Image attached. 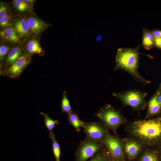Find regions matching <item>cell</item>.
<instances>
[{"label":"cell","mask_w":161,"mask_h":161,"mask_svg":"<svg viewBox=\"0 0 161 161\" xmlns=\"http://www.w3.org/2000/svg\"><path fill=\"white\" fill-rule=\"evenodd\" d=\"M154 46L161 49V38H154Z\"/></svg>","instance_id":"cell-28"},{"label":"cell","mask_w":161,"mask_h":161,"mask_svg":"<svg viewBox=\"0 0 161 161\" xmlns=\"http://www.w3.org/2000/svg\"><path fill=\"white\" fill-rule=\"evenodd\" d=\"M156 94L158 102L161 107V91H158Z\"/></svg>","instance_id":"cell-30"},{"label":"cell","mask_w":161,"mask_h":161,"mask_svg":"<svg viewBox=\"0 0 161 161\" xmlns=\"http://www.w3.org/2000/svg\"><path fill=\"white\" fill-rule=\"evenodd\" d=\"M143 31L142 45L145 49L150 50L154 47V38L151 31L145 28Z\"/></svg>","instance_id":"cell-15"},{"label":"cell","mask_w":161,"mask_h":161,"mask_svg":"<svg viewBox=\"0 0 161 161\" xmlns=\"http://www.w3.org/2000/svg\"><path fill=\"white\" fill-rule=\"evenodd\" d=\"M136 161H160L158 149L145 147Z\"/></svg>","instance_id":"cell-11"},{"label":"cell","mask_w":161,"mask_h":161,"mask_svg":"<svg viewBox=\"0 0 161 161\" xmlns=\"http://www.w3.org/2000/svg\"><path fill=\"white\" fill-rule=\"evenodd\" d=\"M89 161H109L105 148L95 154Z\"/></svg>","instance_id":"cell-23"},{"label":"cell","mask_w":161,"mask_h":161,"mask_svg":"<svg viewBox=\"0 0 161 161\" xmlns=\"http://www.w3.org/2000/svg\"><path fill=\"white\" fill-rule=\"evenodd\" d=\"M125 131L145 147L158 149L161 145V116L129 122Z\"/></svg>","instance_id":"cell-1"},{"label":"cell","mask_w":161,"mask_h":161,"mask_svg":"<svg viewBox=\"0 0 161 161\" xmlns=\"http://www.w3.org/2000/svg\"><path fill=\"white\" fill-rule=\"evenodd\" d=\"M0 35L2 38L11 43H16L19 41V37L12 27H7L1 30Z\"/></svg>","instance_id":"cell-14"},{"label":"cell","mask_w":161,"mask_h":161,"mask_svg":"<svg viewBox=\"0 0 161 161\" xmlns=\"http://www.w3.org/2000/svg\"><path fill=\"white\" fill-rule=\"evenodd\" d=\"M22 50L19 47L12 48L8 52L6 60V64L8 66L13 64L21 55Z\"/></svg>","instance_id":"cell-16"},{"label":"cell","mask_w":161,"mask_h":161,"mask_svg":"<svg viewBox=\"0 0 161 161\" xmlns=\"http://www.w3.org/2000/svg\"><path fill=\"white\" fill-rule=\"evenodd\" d=\"M160 88L161 89V84L160 85Z\"/></svg>","instance_id":"cell-33"},{"label":"cell","mask_w":161,"mask_h":161,"mask_svg":"<svg viewBox=\"0 0 161 161\" xmlns=\"http://www.w3.org/2000/svg\"><path fill=\"white\" fill-rule=\"evenodd\" d=\"M151 31L154 38H161V30H154Z\"/></svg>","instance_id":"cell-27"},{"label":"cell","mask_w":161,"mask_h":161,"mask_svg":"<svg viewBox=\"0 0 161 161\" xmlns=\"http://www.w3.org/2000/svg\"><path fill=\"white\" fill-rule=\"evenodd\" d=\"M8 7L4 4L1 3L0 6V19L7 16V13Z\"/></svg>","instance_id":"cell-26"},{"label":"cell","mask_w":161,"mask_h":161,"mask_svg":"<svg viewBox=\"0 0 161 161\" xmlns=\"http://www.w3.org/2000/svg\"><path fill=\"white\" fill-rule=\"evenodd\" d=\"M147 94L140 90L133 89L114 92L112 95L121 101L123 106H130L140 114L147 106L146 100Z\"/></svg>","instance_id":"cell-4"},{"label":"cell","mask_w":161,"mask_h":161,"mask_svg":"<svg viewBox=\"0 0 161 161\" xmlns=\"http://www.w3.org/2000/svg\"><path fill=\"white\" fill-rule=\"evenodd\" d=\"M106 152L107 154V155L108 159L109 161H123L119 160L118 159H116L111 156L106 151Z\"/></svg>","instance_id":"cell-29"},{"label":"cell","mask_w":161,"mask_h":161,"mask_svg":"<svg viewBox=\"0 0 161 161\" xmlns=\"http://www.w3.org/2000/svg\"><path fill=\"white\" fill-rule=\"evenodd\" d=\"M95 116L115 135H118L117 132L118 128L122 125H126L129 122L120 109H116L108 103L101 107L95 113Z\"/></svg>","instance_id":"cell-3"},{"label":"cell","mask_w":161,"mask_h":161,"mask_svg":"<svg viewBox=\"0 0 161 161\" xmlns=\"http://www.w3.org/2000/svg\"><path fill=\"white\" fill-rule=\"evenodd\" d=\"M49 137L52 140V151L55 161H61L60 160L61 148L59 144L55 139V135L53 133L49 134Z\"/></svg>","instance_id":"cell-18"},{"label":"cell","mask_w":161,"mask_h":161,"mask_svg":"<svg viewBox=\"0 0 161 161\" xmlns=\"http://www.w3.org/2000/svg\"><path fill=\"white\" fill-rule=\"evenodd\" d=\"M27 49L30 54H40L42 49L38 41L35 39L30 40L27 43Z\"/></svg>","instance_id":"cell-19"},{"label":"cell","mask_w":161,"mask_h":161,"mask_svg":"<svg viewBox=\"0 0 161 161\" xmlns=\"http://www.w3.org/2000/svg\"><path fill=\"white\" fill-rule=\"evenodd\" d=\"M10 17L8 14L6 16L0 19V25L1 27H6L10 24Z\"/></svg>","instance_id":"cell-25"},{"label":"cell","mask_w":161,"mask_h":161,"mask_svg":"<svg viewBox=\"0 0 161 161\" xmlns=\"http://www.w3.org/2000/svg\"><path fill=\"white\" fill-rule=\"evenodd\" d=\"M27 20L30 31L33 33L36 34H39L47 27V24L45 23L36 17L30 16Z\"/></svg>","instance_id":"cell-13"},{"label":"cell","mask_w":161,"mask_h":161,"mask_svg":"<svg viewBox=\"0 0 161 161\" xmlns=\"http://www.w3.org/2000/svg\"><path fill=\"white\" fill-rule=\"evenodd\" d=\"M103 143L108 153L116 159L127 161L123 149V138L118 135L109 134L104 140Z\"/></svg>","instance_id":"cell-7"},{"label":"cell","mask_w":161,"mask_h":161,"mask_svg":"<svg viewBox=\"0 0 161 161\" xmlns=\"http://www.w3.org/2000/svg\"><path fill=\"white\" fill-rule=\"evenodd\" d=\"M105 149L103 143L85 138L80 141L75 152L76 161H86Z\"/></svg>","instance_id":"cell-5"},{"label":"cell","mask_w":161,"mask_h":161,"mask_svg":"<svg viewBox=\"0 0 161 161\" xmlns=\"http://www.w3.org/2000/svg\"><path fill=\"white\" fill-rule=\"evenodd\" d=\"M40 114L43 115L44 117V125L48 130L49 134L53 133V129L55 126L59 123L57 120H53L50 118L49 115L42 112H40Z\"/></svg>","instance_id":"cell-20"},{"label":"cell","mask_w":161,"mask_h":161,"mask_svg":"<svg viewBox=\"0 0 161 161\" xmlns=\"http://www.w3.org/2000/svg\"><path fill=\"white\" fill-rule=\"evenodd\" d=\"M31 58L29 55H21L13 64L10 66L7 74L9 77L18 76L25 68L30 63Z\"/></svg>","instance_id":"cell-9"},{"label":"cell","mask_w":161,"mask_h":161,"mask_svg":"<svg viewBox=\"0 0 161 161\" xmlns=\"http://www.w3.org/2000/svg\"><path fill=\"white\" fill-rule=\"evenodd\" d=\"M61 109L62 114L66 112L68 114L73 112L68 98L67 92L65 91L63 92L61 101Z\"/></svg>","instance_id":"cell-21"},{"label":"cell","mask_w":161,"mask_h":161,"mask_svg":"<svg viewBox=\"0 0 161 161\" xmlns=\"http://www.w3.org/2000/svg\"><path fill=\"white\" fill-rule=\"evenodd\" d=\"M147 106L148 109L145 119L154 117L161 113V107L158 102L156 93L148 102Z\"/></svg>","instance_id":"cell-10"},{"label":"cell","mask_w":161,"mask_h":161,"mask_svg":"<svg viewBox=\"0 0 161 161\" xmlns=\"http://www.w3.org/2000/svg\"><path fill=\"white\" fill-rule=\"evenodd\" d=\"M123 143L127 161H136L145 147L138 140L128 136L123 138Z\"/></svg>","instance_id":"cell-8"},{"label":"cell","mask_w":161,"mask_h":161,"mask_svg":"<svg viewBox=\"0 0 161 161\" xmlns=\"http://www.w3.org/2000/svg\"><path fill=\"white\" fill-rule=\"evenodd\" d=\"M67 119L69 124L75 128L77 132H79L82 128L83 121H81L79 118L78 112L76 113L74 112L68 114Z\"/></svg>","instance_id":"cell-17"},{"label":"cell","mask_w":161,"mask_h":161,"mask_svg":"<svg viewBox=\"0 0 161 161\" xmlns=\"http://www.w3.org/2000/svg\"><path fill=\"white\" fill-rule=\"evenodd\" d=\"M157 149L159 152L160 161H161V145Z\"/></svg>","instance_id":"cell-31"},{"label":"cell","mask_w":161,"mask_h":161,"mask_svg":"<svg viewBox=\"0 0 161 161\" xmlns=\"http://www.w3.org/2000/svg\"><path fill=\"white\" fill-rule=\"evenodd\" d=\"M140 45L134 48H121L118 49L115 58V70H120L128 73L137 82L143 85L150 84V82L143 77L138 71L139 55H147L140 53Z\"/></svg>","instance_id":"cell-2"},{"label":"cell","mask_w":161,"mask_h":161,"mask_svg":"<svg viewBox=\"0 0 161 161\" xmlns=\"http://www.w3.org/2000/svg\"><path fill=\"white\" fill-rule=\"evenodd\" d=\"M13 4L15 8L20 12H24L27 10L29 8L28 3L25 2L23 0H14Z\"/></svg>","instance_id":"cell-22"},{"label":"cell","mask_w":161,"mask_h":161,"mask_svg":"<svg viewBox=\"0 0 161 161\" xmlns=\"http://www.w3.org/2000/svg\"><path fill=\"white\" fill-rule=\"evenodd\" d=\"M82 128L86 138L100 143L110 133L109 130L100 122L83 121Z\"/></svg>","instance_id":"cell-6"},{"label":"cell","mask_w":161,"mask_h":161,"mask_svg":"<svg viewBox=\"0 0 161 161\" xmlns=\"http://www.w3.org/2000/svg\"><path fill=\"white\" fill-rule=\"evenodd\" d=\"M13 27L19 38L27 36L30 31L27 20L23 18L15 19Z\"/></svg>","instance_id":"cell-12"},{"label":"cell","mask_w":161,"mask_h":161,"mask_svg":"<svg viewBox=\"0 0 161 161\" xmlns=\"http://www.w3.org/2000/svg\"><path fill=\"white\" fill-rule=\"evenodd\" d=\"M10 47L7 45L4 44L0 46V59L1 61H2L4 59Z\"/></svg>","instance_id":"cell-24"},{"label":"cell","mask_w":161,"mask_h":161,"mask_svg":"<svg viewBox=\"0 0 161 161\" xmlns=\"http://www.w3.org/2000/svg\"><path fill=\"white\" fill-rule=\"evenodd\" d=\"M23 1H24L26 3L28 4V3H32V2H33L35 1L34 0H23Z\"/></svg>","instance_id":"cell-32"}]
</instances>
